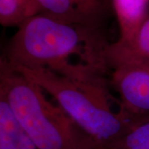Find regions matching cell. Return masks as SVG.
I'll return each instance as SVG.
<instances>
[{"mask_svg":"<svg viewBox=\"0 0 149 149\" xmlns=\"http://www.w3.org/2000/svg\"><path fill=\"white\" fill-rule=\"evenodd\" d=\"M110 43L103 27L64 22L40 13L17 27L1 56L14 68L45 70L70 80L110 86Z\"/></svg>","mask_w":149,"mask_h":149,"instance_id":"cell-1","label":"cell"},{"mask_svg":"<svg viewBox=\"0 0 149 149\" xmlns=\"http://www.w3.org/2000/svg\"><path fill=\"white\" fill-rule=\"evenodd\" d=\"M13 68L49 94L65 113L104 149L109 148L149 118V114L128 111L119 98L110 93L109 86L70 80L45 70Z\"/></svg>","mask_w":149,"mask_h":149,"instance_id":"cell-2","label":"cell"},{"mask_svg":"<svg viewBox=\"0 0 149 149\" xmlns=\"http://www.w3.org/2000/svg\"><path fill=\"white\" fill-rule=\"evenodd\" d=\"M45 91L1 56L0 95L40 149H104Z\"/></svg>","mask_w":149,"mask_h":149,"instance_id":"cell-3","label":"cell"},{"mask_svg":"<svg viewBox=\"0 0 149 149\" xmlns=\"http://www.w3.org/2000/svg\"><path fill=\"white\" fill-rule=\"evenodd\" d=\"M109 85L128 111L149 114V64L127 65L113 69Z\"/></svg>","mask_w":149,"mask_h":149,"instance_id":"cell-4","label":"cell"},{"mask_svg":"<svg viewBox=\"0 0 149 149\" xmlns=\"http://www.w3.org/2000/svg\"><path fill=\"white\" fill-rule=\"evenodd\" d=\"M42 13L59 21L104 27L111 0H37Z\"/></svg>","mask_w":149,"mask_h":149,"instance_id":"cell-5","label":"cell"},{"mask_svg":"<svg viewBox=\"0 0 149 149\" xmlns=\"http://www.w3.org/2000/svg\"><path fill=\"white\" fill-rule=\"evenodd\" d=\"M107 60L111 70L127 65L149 64V15L130 41L109 44Z\"/></svg>","mask_w":149,"mask_h":149,"instance_id":"cell-6","label":"cell"},{"mask_svg":"<svg viewBox=\"0 0 149 149\" xmlns=\"http://www.w3.org/2000/svg\"><path fill=\"white\" fill-rule=\"evenodd\" d=\"M119 27L118 42L130 41L149 15V0H111Z\"/></svg>","mask_w":149,"mask_h":149,"instance_id":"cell-7","label":"cell"},{"mask_svg":"<svg viewBox=\"0 0 149 149\" xmlns=\"http://www.w3.org/2000/svg\"><path fill=\"white\" fill-rule=\"evenodd\" d=\"M0 149H40L0 95Z\"/></svg>","mask_w":149,"mask_h":149,"instance_id":"cell-8","label":"cell"},{"mask_svg":"<svg viewBox=\"0 0 149 149\" xmlns=\"http://www.w3.org/2000/svg\"><path fill=\"white\" fill-rule=\"evenodd\" d=\"M40 13L37 0H0V23L3 27H19Z\"/></svg>","mask_w":149,"mask_h":149,"instance_id":"cell-9","label":"cell"},{"mask_svg":"<svg viewBox=\"0 0 149 149\" xmlns=\"http://www.w3.org/2000/svg\"><path fill=\"white\" fill-rule=\"evenodd\" d=\"M108 149H149V118Z\"/></svg>","mask_w":149,"mask_h":149,"instance_id":"cell-10","label":"cell"}]
</instances>
